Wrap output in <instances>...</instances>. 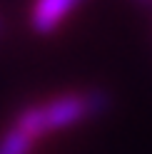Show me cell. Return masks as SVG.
Masks as SVG:
<instances>
[{
    "label": "cell",
    "mask_w": 152,
    "mask_h": 154,
    "mask_svg": "<svg viewBox=\"0 0 152 154\" xmlns=\"http://www.w3.org/2000/svg\"><path fill=\"white\" fill-rule=\"evenodd\" d=\"M135 3H142V5H150L152 0H135Z\"/></svg>",
    "instance_id": "cell-4"
},
{
    "label": "cell",
    "mask_w": 152,
    "mask_h": 154,
    "mask_svg": "<svg viewBox=\"0 0 152 154\" xmlns=\"http://www.w3.org/2000/svg\"><path fill=\"white\" fill-rule=\"evenodd\" d=\"M35 139L25 134L17 124H10L3 134H0V154H33Z\"/></svg>",
    "instance_id": "cell-3"
},
{
    "label": "cell",
    "mask_w": 152,
    "mask_h": 154,
    "mask_svg": "<svg viewBox=\"0 0 152 154\" xmlns=\"http://www.w3.org/2000/svg\"><path fill=\"white\" fill-rule=\"evenodd\" d=\"M85 0H33L30 27L35 35H52Z\"/></svg>",
    "instance_id": "cell-2"
},
{
    "label": "cell",
    "mask_w": 152,
    "mask_h": 154,
    "mask_svg": "<svg viewBox=\"0 0 152 154\" xmlns=\"http://www.w3.org/2000/svg\"><path fill=\"white\" fill-rule=\"evenodd\" d=\"M110 97L102 90H85V92H65L45 102L30 104L17 112L13 124H17L25 134H30L35 142L60 129H70L85 119H92L97 114L107 112Z\"/></svg>",
    "instance_id": "cell-1"
}]
</instances>
